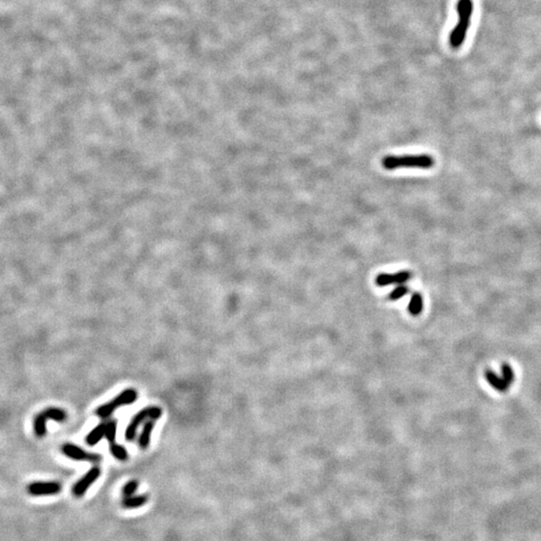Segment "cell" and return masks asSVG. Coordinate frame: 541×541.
Segmentation results:
<instances>
[{
    "instance_id": "3957f363",
    "label": "cell",
    "mask_w": 541,
    "mask_h": 541,
    "mask_svg": "<svg viewBox=\"0 0 541 541\" xmlns=\"http://www.w3.org/2000/svg\"><path fill=\"white\" fill-rule=\"evenodd\" d=\"M485 380L489 386L499 393L507 392L515 381V373L509 364H503L499 372L487 370L485 372Z\"/></svg>"
},
{
    "instance_id": "ac0fdd59",
    "label": "cell",
    "mask_w": 541,
    "mask_h": 541,
    "mask_svg": "<svg viewBox=\"0 0 541 541\" xmlns=\"http://www.w3.org/2000/svg\"><path fill=\"white\" fill-rule=\"evenodd\" d=\"M137 488H138V482H137V480H130L129 482H127L122 488L123 497L132 496L135 493V491L137 490Z\"/></svg>"
},
{
    "instance_id": "8992f818",
    "label": "cell",
    "mask_w": 541,
    "mask_h": 541,
    "mask_svg": "<svg viewBox=\"0 0 541 541\" xmlns=\"http://www.w3.org/2000/svg\"><path fill=\"white\" fill-rule=\"evenodd\" d=\"M66 412L60 408L50 407L36 415L33 421V430L37 437L41 438L46 434V422L48 420L63 422L66 420Z\"/></svg>"
},
{
    "instance_id": "e0dca14e",
    "label": "cell",
    "mask_w": 541,
    "mask_h": 541,
    "mask_svg": "<svg viewBox=\"0 0 541 541\" xmlns=\"http://www.w3.org/2000/svg\"><path fill=\"white\" fill-rule=\"evenodd\" d=\"M117 428H118V422L116 420H111L107 422V429H106V438L110 443H113L116 441L117 436Z\"/></svg>"
},
{
    "instance_id": "2e32d148",
    "label": "cell",
    "mask_w": 541,
    "mask_h": 541,
    "mask_svg": "<svg viewBox=\"0 0 541 541\" xmlns=\"http://www.w3.org/2000/svg\"><path fill=\"white\" fill-rule=\"evenodd\" d=\"M409 291L410 289L408 286H405L404 284L398 285L394 290L390 292V294L388 295V299L391 301L400 300L401 298L406 296L409 293Z\"/></svg>"
},
{
    "instance_id": "52a82bcc",
    "label": "cell",
    "mask_w": 541,
    "mask_h": 541,
    "mask_svg": "<svg viewBox=\"0 0 541 541\" xmlns=\"http://www.w3.org/2000/svg\"><path fill=\"white\" fill-rule=\"evenodd\" d=\"M63 454L73 460H77V461H89V462H93V463H97L102 460V456L99 455V454H93V453H89V452H86L84 451L83 449H81L80 447L74 445V444H70V443H66L62 446L61 448Z\"/></svg>"
},
{
    "instance_id": "8fae6325",
    "label": "cell",
    "mask_w": 541,
    "mask_h": 541,
    "mask_svg": "<svg viewBox=\"0 0 541 541\" xmlns=\"http://www.w3.org/2000/svg\"><path fill=\"white\" fill-rule=\"evenodd\" d=\"M107 423H101L94 427L86 436L85 441L89 446L96 445L104 437H106Z\"/></svg>"
},
{
    "instance_id": "5bb4252c",
    "label": "cell",
    "mask_w": 541,
    "mask_h": 541,
    "mask_svg": "<svg viewBox=\"0 0 541 541\" xmlns=\"http://www.w3.org/2000/svg\"><path fill=\"white\" fill-rule=\"evenodd\" d=\"M423 310V297L419 293H413L408 305V311L412 316H419Z\"/></svg>"
},
{
    "instance_id": "7c38bea8",
    "label": "cell",
    "mask_w": 541,
    "mask_h": 541,
    "mask_svg": "<svg viewBox=\"0 0 541 541\" xmlns=\"http://www.w3.org/2000/svg\"><path fill=\"white\" fill-rule=\"evenodd\" d=\"M150 499V496L146 494L142 495H132L129 497H124L121 505L126 509H135L138 507L143 506Z\"/></svg>"
},
{
    "instance_id": "6da1fadb",
    "label": "cell",
    "mask_w": 541,
    "mask_h": 541,
    "mask_svg": "<svg viewBox=\"0 0 541 541\" xmlns=\"http://www.w3.org/2000/svg\"><path fill=\"white\" fill-rule=\"evenodd\" d=\"M457 13L458 22L449 36V43L453 48L460 47L466 38L473 13V1L459 0L457 3Z\"/></svg>"
},
{
    "instance_id": "7a4b0ae2",
    "label": "cell",
    "mask_w": 541,
    "mask_h": 541,
    "mask_svg": "<svg viewBox=\"0 0 541 541\" xmlns=\"http://www.w3.org/2000/svg\"><path fill=\"white\" fill-rule=\"evenodd\" d=\"M435 164L434 159L428 155L413 156H387L382 160V166L386 170H397L402 168L431 169Z\"/></svg>"
},
{
    "instance_id": "ba28073f",
    "label": "cell",
    "mask_w": 541,
    "mask_h": 541,
    "mask_svg": "<svg viewBox=\"0 0 541 541\" xmlns=\"http://www.w3.org/2000/svg\"><path fill=\"white\" fill-rule=\"evenodd\" d=\"M412 278V273L410 271H399L394 274L382 273L379 274L375 283L378 287H387L390 285H402L408 282Z\"/></svg>"
},
{
    "instance_id": "4fadbf2b",
    "label": "cell",
    "mask_w": 541,
    "mask_h": 541,
    "mask_svg": "<svg viewBox=\"0 0 541 541\" xmlns=\"http://www.w3.org/2000/svg\"><path fill=\"white\" fill-rule=\"evenodd\" d=\"M154 427H155V421L154 420L147 421L143 425L142 431H141V433L139 435V438H138V445H139V447L141 449H146L150 446Z\"/></svg>"
},
{
    "instance_id": "30bf717a",
    "label": "cell",
    "mask_w": 541,
    "mask_h": 541,
    "mask_svg": "<svg viewBox=\"0 0 541 541\" xmlns=\"http://www.w3.org/2000/svg\"><path fill=\"white\" fill-rule=\"evenodd\" d=\"M27 490L33 496L55 495L61 491V485L59 482H33L28 485Z\"/></svg>"
},
{
    "instance_id": "9a60e30c",
    "label": "cell",
    "mask_w": 541,
    "mask_h": 541,
    "mask_svg": "<svg viewBox=\"0 0 541 541\" xmlns=\"http://www.w3.org/2000/svg\"><path fill=\"white\" fill-rule=\"evenodd\" d=\"M110 449H111V452L114 455V457L117 458L118 460H120V461L127 460L128 453H127L126 449L124 447H122L121 445H119V444L113 442V443H111Z\"/></svg>"
},
{
    "instance_id": "277c9868",
    "label": "cell",
    "mask_w": 541,
    "mask_h": 541,
    "mask_svg": "<svg viewBox=\"0 0 541 541\" xmlns=\"http://www.w3.org/2000/svg\"><path fill=\"white\" fill-rule=\"evenodd\" d=\"M137 399V392L134 389H126L111 402L100 406L96 410V415L103 419L109 418L118 408L121 406L132 404Z\"/></svg>"
},
{
    "instance_id": "9c48e42d",
    "label": "cell",
    "mask_w": 541,
    "mask_h": 541,
    "mask_svg": "<svg viewBox=\"0 0 541 541\" xmlns=\"http://www.w3.org/2000/svg\"><path fill=\"white\" fill-rule=\"evenodd\" d=\"M101 469L100 467L95 466V467H92L81 479H79L77 483L74 484L73 488H72V493L74 496L76 497H80L82 496L86 491L87 489L90 487V485H92L95 481L99 479V477L101 476Z\"/></svg>"
},
{
    "instance_id": "5b68a950",
    "label": "cell",
    "mask_w": 541,
    "mask_h": 541,
    "mask_svg": "<svg viewBox=\"0 0 541 541\" xmlns=\"http://www.w3.org/2000/svg\"><path fill=\"white\" fill-rule=\"evenodd\" d=\"M163 415V410L157 406H151L142 409L137 414H135L129 422L125 430V439L127 441H132L136 435L137 429L140 424H142L146 419L150 420H159Z\"/></svg>"
}]
</instances>
